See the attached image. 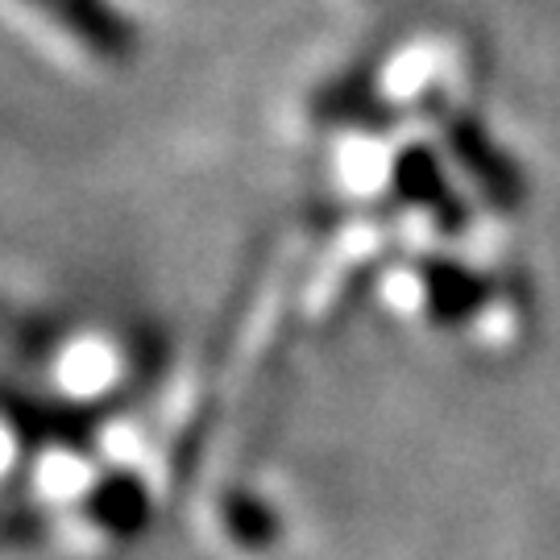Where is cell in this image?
<instances>
[{"instance_id": "1", "label": "cell", "mask_w": 560, "mask_h": 560, "mask_svg": "<svg viewBox=\"0 0 560 560\" xmlns=\"http://www.w3.org/2000/svg\"><path fill=\"white\" fill-rule=\"evenodd\" d=\"M13 4L38 18L42 25H50L59 38L75 42L92 59L117 62L133 50L129 25L101 0H13Z\"/></svg>"}, {"instance_id": "2", "label": "cell", "mask_w": 560, "mask_h": 560, "mask_svg": "<svg viewBox=\"0 0 560 560\" xmlns=\"http://www.w3.org/2000/svg\"><path fill=\"white\" fill-rule=\"evenodd\" d=\"M88 515L108 536L133 540V536H141V527L150 523V490L133 474H120V469L117 474H104L88 490Z\"/></svg>"}, {"instance_id": "3", "label": "cell", "mask_w": 560, "mask_h": 560, "mask_svg": "<svg viewBox=\"0 0 560 560\" xmlns=\"http://www.w3.org/2000/svg\"><path fill=\"white\" fill-rule=\"evenodd\" d=\"M224 523H229V536L245 548L275 540V511L254 494H229L224 499Z\"/></svg>"}]
</instances>
